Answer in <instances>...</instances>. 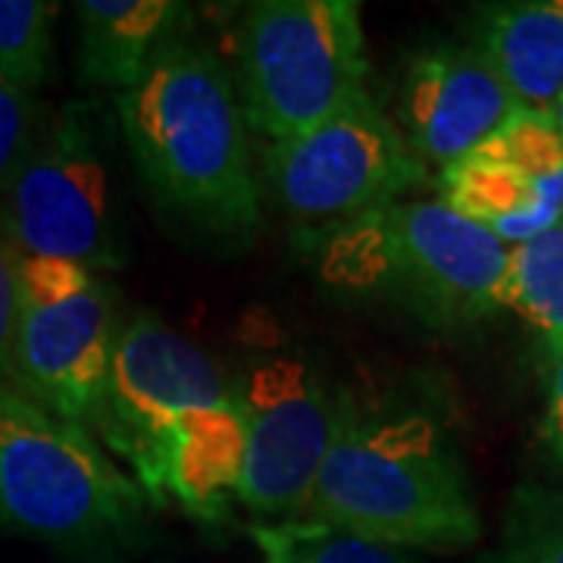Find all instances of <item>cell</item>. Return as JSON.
<instances>
[{
    "instance_id": "2",
    "label": "cell",
    "mask_w": 563,
    "mask_h": 563,
    "mask_svg": "<svg viewBox=\"0 0 563 563\" xmlns=\"http://www.w3.org/2000/svg\"><path fill=\"white\" fill-rule=\"evenodd\" d=\"M122 139L163 210L217 239H251L261 185L232 73L195 35L169 44L117 98Z\"/></svg>"
},
{
    "instance_id": "6",
    "label": "cell",
    "mask_w": 563,
    "mask_h": 563,
    "mask_svg": "<svg viewBox=\"0 0 563 563\" xmlns=\"http://www.w3.org/2000/svg\"><path fill=\"white\" fill-rule=\"evenodd\" d=\"M113 135L101 103L66 101L44 113L35 144L0 198V239L25 257L85 269L125 266Z\"/></svg>"
},
{
    "instance_id": "5",
    "label": "cell",
    "mask_w": 563,
    "mask_h": 563,
    "mask_svg": "<svg viewBox=\"0 0 563 563\" xmlns=\"http://www.w3.org/2000/svg\"><path fill=\"white\" fill-rule=\"evenodd\" d=\"M320 273L351 295L398 301L457 329L501 307L510 247L442 201H395L322 229Z\"/></svg>"
},
{
    "instance_id": "10",
    "label": "cell",
    "mask_w": 563,
    "mask_h": 563,
    "mask_svg": "<svg viewBox=\"0 0 563 563\" xmlns=\"http://www.w3.org/2000/svg\"><path fill=\"white\" fill-rule=\"evenodd\" d=\"M235 388L244 420L239 501L266 520L307 514L320 466L335 439L342 391H332L310 363L291 357L247 366Z\"/></svg>"
},
{
    "instance_id": "23",
    "label": "cell",
    "mask_w": 563,
    "mask_h": 563,
    "mask_svg": "<svg viewBox=\"0 0 563 563\" xmlns=\"http://www.w3.org/2000/svg\"><path fill=\"white\" fill-rule=\"evenodd\" d=\"M554 125H558V132H561V139H563V101H561V107H558V117H554Z\"/></svg>"
},
{
    "instance_id": "9",
    "label": "cell",
    "mask_w": 563,
    "mask_h": 563,
    "mask_svg": "<svg viewBox=\"0 0 563 563\" xmlns=\"http://www.w3.org/2000/svg\"><path fill=\"white\" fill-rule=\"evenodd\" d=\"M426 166L369 88L317 129L263 151L261 188L285 220L339 225L420 188Z\"/></svg>"
},
{
    "instance_id": "16",
    "label": "cell",
    "mask_w": 563,
    "mask_h": 563,
    "mask_svg": "<svg viewBox=\"0 0 563 563\" xmlns=\"http://www.w3.org/2000/svg\"><path fill=\"white\" fill-rule=\"evenodd\" d=\"M60 3L0 0V79L35 91L54 66V22Z\"/></svg>"
},
{
    "instance_id": "11",
    "label": "cell",
    "mask_w": 563,
    "mask_h": 563,
    "mask_svg": "<svg viewBox=\"0 0 563 563\" xmlns=\"http://www.w3.org/2000/svg\"><path fill=\"white\" fill-rule=\"evenodd\" d=\"M439 201L504 244L532 242L563 222V139L554 122L514 117L498 135L442 169Z\"/></svg>"
},
{
    "instance_id": "24",
    "label": "cell",
    "mask_w": 563,
    "mask_h": 563,
    "mask_svg": "<svg viewBox=\"0 0 563 563\" xmlns=\"http://www.w3.org/2000/svg\"><path fill=\"white\" fill-rule=\"evenodd\" d=\"M81 563H122V558H98V561H81Z\"/></svg>"
},
{
    "instance_id": "22",
    "label": "cell",
    "mask_w": 563,
    "mask_h": 563,
    "mask_svg": "<svg viewBox=\"0 0 563 563\" xmlns=\"http://www.w3.org/2000/svg\"><path fill=\"white\" fill-rule=\"evenodd\" d=\"M307 520H288L276 526H251V536L263 551V563H295L301 548Z\"/></svg>"
},
{
    "instance_id": "18",
    "label": "cell",
    "mask_w": 563,
    "mask_h": 563,
    "mask_svg": "<svg viewBox=\"0 0 563 563\" xmlns=\"http://www.w3.org/2000/svg\"><path fill=\"white\" fill-rule=\"evenodd\" d=\"M41 122L44 110L38 95L0 79V198L7 195L10 181L16 179L20 166L29 157Z\"/></svg>"
},
{
    "instance_id": "7",
    "label": "cell",
    "mask_w": 563,
    "mask_h": 563,
    "mask_svg": "<svg viewBox=\"0 0 563 563\" xmlns=\"http://www.w3.org/2000/svg\"><path fill=\"white\" fill-rule=\"evenodd\" d=\"M366 38L354 0H261L235 29V95L273 141L298 139L366 91Z\"/></svg>"
},
{
    "instance_id": "12",
    "label": "cell",
    "mask_w": 563,
    "mask_h": 563,
    "mask_svg": "<svg viewBox=\"0 0 563 563\" xmlns=\"http://www.w3.org/2000/svg\"><path fill=\"white\" fill-rule=\"evenodd\" d=\"M401 135L422 166L448 169L520 117L479 41L420 47L401 81Z\"/></svg>"
},
{
    "instance_id": "3",
    "label": "cell",
    "mask_w": 563,
    "mask_h": 563,
    "mask_svg": "<svg viewBox=\"0 0 563 563\" xmlns=\"http://www.w3.org/2000/svg\"><path fill=\"white\" fill-rule=\"evenodd\" d=\"M307 514L401 551H463L483 532L466 466L442 426L420 410H369L347 391Z\"/></svg>"
},
{
    "instance_id": "20",
    "label": "cell",
    "mask_w": 563,
    "mask_h": 563,
    "mask_svg": "<svg viewBox=\"0 0 563 563\" xmlns=\"http://www.w3.org/2000/svg\"><path fill=\"white\" fill-rule=\"evenodd\" d=\"M20 251L0 239V385L10 376L16 322H20Z\"/></svg>"
},
{
    "instance_id": "14",
    "label": "cell",
    "mask_w": 563,
    "mask_h": 563,
    "mask_svg": "<svg viewBox=\"0 0 563 563\" xmlns=\"http://www.w3.org/2000/svg\"><path fill=\"white\" fill-rule=\"evenodd\" d=\"M476 41L495 63L517 110L554 122L563 101V0L488 7Z\"/></svg>"
},
{
    "instance_id": "17",
    "label": "cell",
    "mask_w": 563,
    "mask_h": 563,
    "mask_svg": "<svg viewBox=\"0 0 563 563\" xmlns=\"http://www.w3.org/2000/svg\"><path fill=\"white\" fill-rule=\"evenodd\" d=\"M479 563H563V495L536 485L517 488L501 542Z\"/></svg>"
},
{
    "instance_id": "15",
    "label": "cell",
    "mask_w": 563,
    "mask_h": 563,
    "mask_svg": "<svg viewBox=\"0 0 563 563\" xmlns=\"http://www.w3.org/2000/svg\"><path fill=\"white\" fill-rule=\"evenodd\" d=\"M501 307L529 322L548 351L563 347V222L510 247Z\"/></svg>"
},
{
    "instance_id": "21",
    "label": "cell",
    "mask_w": 563,
    "mask_h": 563,
    "mask_svg": "<svg viewBox=\"0 0 563 563\" xmlns=\"http://www.w3.org/2000/svg\"><path fill=\"white\" fill-rule=\"evenodd\" d=\"M542 439L554 461L563 466V347L548 351V404H544Z\"/></svg>"
},
{
    "instance_id": "19",
    "label": "cell",
    "mask_w": 563,
    "mask_h": 563,
    "mask_svg": "<svg viewBox=\"0 0 563 563\" xmlns=\"http://www.w3.org/2000/svg\"><path fill=\"white\" fill-rule=\"evenodd\" d=\"M295 563H420L401 548L369 542L351 532H339L329 526L307 520L298 561Z\"/></svg>"
},
{
    "instance_id": "8",
    "label": "cell",
    "mask_w": 563,
    "mask_h": 563,
    "mask_svg": "<svg viewBox=\"0 0 563 563\" xmlns=\"http://www.w3.org/2000/svg\"><path fill=\"white\" fill-rule=\"evenodd\" d=\"M10 385L63 420L95 426L122 322L117 291L79 263L20 254Z\"/></svg>"
},
{
    "instance_id": "4",
    "label": "cell",
    "mask_w": 563,
    "mask_h": 563,
    "mask_svg": "<svg viewBox=\"0 0 563 563\" xmlns=\"http://www.w3.org/2000/svg\"><path fill=\"white\" fill-rule=\"evenodd\" d=\"M151 501L91 439L0 385V529L73 554L122 558L147 539Z\"/></svg>"
},
{
    "instance_id": "1",
    "label": "cell",
    "mask_w": 563,
    "mask_h": 563,
    "mask_svg": "<svg viewBox=\"0 0 563 563\" xmlns=\"http://www.w3.org/2000/svg\"><path fill=\"white\" fill-rule=\"evenodd\" d=\"M91 429L154 507L179 504L203 523L229 517L242 485V407L220 366L157 313L122 325Z\"/></svg>"
},
{
    "instance_id": "13",
    "label": "cell",
    "mask_w": 563,
    "mask_h": 563,
    "mask_svg": "<svg viewBox=\"0 0 563 563\" xmlns=\"http://www.w3.org/2000/svg\"><path fill=\"white\" fill-rule=\"evenodd\" d=\"M79 73L103 88H135L169 44L191 35V7L176 0H79Z\"/></svg>"
}]
</instances>
